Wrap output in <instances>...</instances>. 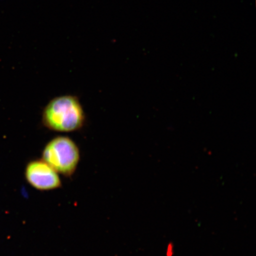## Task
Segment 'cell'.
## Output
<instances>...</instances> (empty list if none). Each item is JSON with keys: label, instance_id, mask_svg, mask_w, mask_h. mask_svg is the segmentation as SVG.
I'll return each instance as SVG.
<instances>
[{"label": "cell", "instance_id": "obj_4", "mask_svg": "<svg viewBox=\"0 0 256 256\" xmlns=\"http://www.w3.org/2000/svg\"><path fill=\"white\" fill-rule=\"evenodd\" d=\"M166 256H174V246L172 242L168 243L166 248Z\"/></svg>", "mask_w": 256, "mask_h": 256}, {"label": "cell", "instance_id": "obj_2", "mask_svg": "<svg viewBox=\"0 0 256 256\" xmlns=\"http://www.w3.org/2000/svg\"><path fill=\"white\" fill-rule=\"evenodd\" d=\"M80 159L78 147L71 138L59 136L48 142L43 150L42 160L58 174L72 176Z\"/></svg>", "mask_w": 256, "mask_h": 256}, {"label": "cell", "instance_id": "obj_1", "mask_svg": "<svg viewBox=\"0 0 256 256\" xmlns=\"http://www.w3.org/2000/svg\"><path fill=\"white\" fill-rule=\"evenodd\" d=\"M86 116L79 99L74 96H58L44 108L42 122L48 129L60 132H73L81 129Z\"/></svg>", "mask_w": 256, "mask_h": 256}, {"label": "cell", "instance_id": "obj_5", "mask_svg": "<svg viewBox=\"0 0 256 256\" xmlns=\"http://www.w3.org/2000/svg\"><path fill=\"white\" fill-rule=\"evenodd\" d=\"M0 1H4V0H0Z\"/></svg>", "mask_w": 256, "mask_h": 256}, {"label": "cell", "instance_id": "obj_3", "mask_svg": "<svg viewBox=\"0 0 256 256\" xmlns=\"http://www.w3.org/2000/svg\"><path fill=\"white\" fill-rule=\"evenodd\" d=\"M25 178L28 184L39 190H56L62 186L59 174L42 159L28 163Z\"/></svg>", "mask_w": 256, "mask_h": 256}]
</instances>
